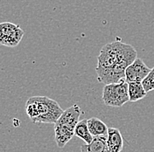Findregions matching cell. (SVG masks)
I'll list each match as a JSON object with an SVG mask.
<instances>
[{
  "mask_svg": "<svg viewBox=\"0 0 154 152\" xmlns=\"http://www.w3.org/2000/svg\"><path fill=\"white\" fill-rule=\"evenodd\" d=\"M81 152H109L107 145V136L94 137L89 144L81 146Z\"/></svg>",
  "mask_w": 154,
  "mask_h": 152,
  "instance_id": "ba28073f",
  "label": "cell"
},
{
  "mask_svg": "<svg viewBox=\"0 0 154 152\" xmlns=\"http://www.w3.org/2000/svg\"><path fill=\"white\" fill-rule=\"evenodd\" d=\"M82 114L79 105L75 104L64 110L63 114L54 124V137L58 148H64L74 137L75 126Z\"/></svg>",
  "mask_w": 154,
  "mask_h": 152,
  "instance_id": "7a4b0ae2",
  "label": "cell"
},
{
  "mask_svg": "<svg viewBox=\"0 0 154 152\" xmlns=\"http://www.w3.org/2000/svg\"><path fill=\"white\" fill-rule=\"evenodd\" d=\"M24 33V31L13 23H0V45L8 47H15L21 41Z\"/></svg>",
  "mask_w": 154,
  "mask_h": 152,
  "instance_id": "5b68a950",
  "label": "cell"
},
{
  "mask_svg": "<svg viewBox=\"0 0 154 152\" xmlns=\"http://www.w3.org/2000/svg\"><path fill=\"white\" fill-rule=\"evenodd\" d=\"M107 145L109 152H121L124 147V139L118 129L109 128L107 135Z\"/></svg>",
  "mask_w": 154,
  "mask_h": 152,
  "instance_id": "52a82bcc",
  "label": "cell"
},
{
  "mask_svg": "<svg viewBox=\"0 0 154 152\" xmlns=\"http://www.w3.org/2000/svg\"><path fill=\"white\" fill-rule=\"evenodd\" d=\"M88 127L93 137L107 136L109 128L102 120L96 117H92L88 120Z\"/></svg>",
  "mask_w": 154,
  "mask_h": 152,
  "instance_id": "9c48e42d",
  "label": "cell"
},
{
  "mask_svg": "<svg viewBox=\"0 0 154 152\" xmlns=\"http://www.w3.org/2000/svg\"><path fill=\"white\" fill-rule=\"evenodd\" d=\"M75 136L82 139L85 143V144H89L93 141L94 137L89 132L87 119H83L78 122L75 129Z\"/></svg>",
  "mask_w": 154,
  "mask_h": 152,
  "instance_id": "30bf717a",
  "label": "cell"
},
{
  "mask_svg": "<svg viewBox=\"0 0 154 152\" xmlns=\"http://www.w3.org/2000/svg\"><path fill=\"white\" fill-rule=\"evenodd\" d=\"M151 70L152 69L147 67L141 59L137 58L134 62L125 70V81L128 84L132 82H142Z\"/></svg>",
  "mask_w": 154,
  "mask_h": 152,
  "instance_id": "8992f818",
  "label": "cell"
},
{
  "mask_svg": "<svg viewBox=\"0 0 154 152\" xmlns=\"http://www.w3.org/2000/svg\"><path fill=\"white\" fill-rule=\"evenodd\" d=\"M136 59L137 52L132 46L116 40L107 44L101 49L100 54L97 57L98 62L96 71L109 70L118 64L129 67Z\"/></svg>",
  "mask_w": 154,
  "mask_h": 152,
  "instance_id": "6da1fadb",
  "label": "cell"
},
{
  "mask_svg": "<svg viewBox=\"0 0 154 152\" xmlns=\"http://www.w3.org/2000/svg\"><path fill=\"white\" fill-rule=\"evenodd\" d=\"M129 90V98L130 102H135L142 100L146 96V92L141 82H132L128 84Z\"/></svg>",
  "mask_w": 154,
  "mask_h": 152,
  "instance_id": "8fae6325",
  "label": "cell"
},
{
  "mask_svg": "<svg viewBox=\"0 0 154 152\" xmlns=\"http://www.w3.org/2000/svg\"><path fill=\"white\" fill-rule=\"evenodd\" d=\"M142 85L144 87V90L146 93L154 90V67L152 68L151 72L149 74L146 76V78L141 82Z\"/></svg>",
  "mask_w": 154,
  "mask_h": 152,
  "instance_id": "7c38bea8",
  "label": "cell"
},
{
  "mask_svg": "<svg viewBox=\"0 0 154 152\" xmlns=\"http://www.w3.org/2000/svg\"><path fill=\"white\" fill-rule=\"evenodd\" d=\"M37 108V117L34 123H54L58 121L64 110L56 101L47 96H32Z\"/></svg>",
  "mask_w": 154,
  "mask_h": 152,
  "instance_id": "3957f363",
  "label": "cell"
},
{
  "mask_svg": "<svg viewBox=\"0 0 154 152\" xmlns=\"http://www.w3.org/2000/svg\"><path fill=\"white\" fill-rule=\"evenodd\" d=\"M102 98L106 106L114 108H121L130 102L128 83L125 81V79L118 83L105 85Z\"/></svg>",
  "mask_w": 154,
  "mask_h": 152,
  "instance_id": "277c9868",
  "label": "cell"
}]
</instances>
